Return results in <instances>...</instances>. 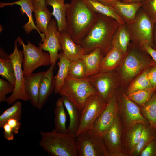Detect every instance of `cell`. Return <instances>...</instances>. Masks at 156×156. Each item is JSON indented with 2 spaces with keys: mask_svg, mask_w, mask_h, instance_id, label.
<instances>
[{
  "mask_svg": "<svg viewBox=\"0 0 156 156\" xmlns=\"http://www.w3.org/2000/svg\"><path fill=\"white\" fill-rule=\"evenodd\" d=\"M78 156H109L102 135L92 128L76 135Z\"/></svg>",
  "mask_w": 156,
  "mask_h": 156,
  "instance_id": "8992f818",
  "label": "cell"
},
{
  "mask_svg": "<svg viewBox=\"0 0 156 156\" xmlns=\"http://www.w3.org/2000/svg\"><path fill=\"white\" fill-rule=\"evenodd\" d=\"M140 108L142 116L151 126L156 129V91L150 99Z\"/></svg>",
  "mask_w": 156,
  "mask_h": 156,
  "instance_id": "d6a6232c",
  "label": "cell"
},
{
  "mask_svg": "<svg viewBox=\"0 0 156 156\" xmlns=\"http://www.w3.org/2000/svg\"><path fill=\"white\" fill-rule=\"evenodd\" d=\"M148 77L152 87L156 89V65L151 66L150 68Z\"/></svg>",
  "mask_w": 156,
  "mask_h": 156,
  "instance_id": "b9f144b4",
  "label": "cell"
},
{
  "mask_svg": "<svg viewBox=\"0 0 156 156\" xmlns=\"http://www.w3.org/2000/svg\"><path fill=\"white\" fill-rule=\"evenodd\" d=\"M60 32L56 20L51 19L44 34L45 39L42 43L39 44V47L48 51L51 64L55 65L58 59V52L62 48L59 40Z\"/></svg>",
  "mask_w": 156,
  "mask_h": 156,
  "instance_id": "5bb4252c",
  "label": "cell"
},
{
  "mask_svg": "<svg viewBox=\"0 0 156 156\" xmlns=\"http://www.w3.org/2000/svg\"><path fill=\"white\" fill-rule=\"evenodd\" d=\"M152 47L156 50V23L154 24L153 29Z\"/></svg>",
  "mask_w": 156,
  "mask_h": 156,
  "instance_id": "7dc6e473",
  "label": "cell"
},
{
  "mask_svg": "<svg viewBox=\"0 0 156 156\" xmlns=\"http://www.w3.org/2000/svg\"><path fill=\"white\" fill-rule=\"evenodd\" d=\"M151 67L145 69L130 83L125 90L127 95L138 90L153 88L148 77V72Z\"/></svg>",
  "mask_w": 156,
  "mask_h": 156,
  "instance_id": "4dcf8cb0",
  "label": "cell"
},
{
  "mask_svg": "<svg viewBox=\"0 0 156 156\" xmlns=\"http://www.w3.org/2000/svg\"><path fill=\"white\" fill-rule=\"evenodd\" d=\"M14 86L8 81L0 79V102H5L7 97L6 95L12 93L14 89Z\"/></svg>",
  "mask_w": 156,
  "mask_h": 156,
  "instance_id": "f35d334b",
  "label": "cell"
},
{
  "mask_svg": "<svg viewBox=\"0 0 156 156\" xmlns=\"http://www.w3.org/2000/svg\"><path fill=\"white\" fill-rule=\"evenodd\" d=\"M156 65L148 54L140 47L134 43L128 48L127 52L120 66L116 70L119 74L121 84L130 83L146 68Z\"/></svg>",
  "mask_w": 156,
  "mask_h": 156,
  "instance_id": "3957f363",
  "label": "cell"
},
{
  "mask_svg": "<svg viewBox=\"0 0 156 156\" xmlns=\"http://www.w3.org/2000/svg\"><path fill=\"white\" fill-rule=\"evenodd\" d=\"M104 56L101 49L95 48L92 52L84 55L81 58L86 67V77L95 75L100 72V65Z\"/></svg>",
  "mask_w": 156,
  "mask_h": 156,
  "instance_id": "603a6c76",
  "label": "cell"
},
{
  "mask_svg": "<svg viewBox=\"0 0 156 156\" xmlns=\"http://www.w3.org/2000/svg\"><path fill=\"white\" fill-rule=\"evenodd\" d=\"M97 20L85 38L79 44L86 54L100 48L105 56L112 47L116 31L121 25L114 19L96 13Z\"/></svg>",
  "mask_w": 156,
  "mask_h": 156,
  "instance_id": "7a4b0ae2",
  "label": "cell"
},
{
  "mask_svg": "<svg viewBox=\"0 0 156 156\" xmlns=\"http://www.w3.org/2000/svg\"><path fill=\"white\" fill-rule=\"evenodd\" d=\"M140 156H156V139L148 144L142 151Z\"/></svg>",
  "mask_w": 156,
  "mask_h": 156,
  "instance_id": "ab89813d",
  "label": "cell"
},
{
  "mask_svg": "<svg viewBox=\"0 0 156 156\" xmlns=\"http://www.w3.org/2000/svg\"><path fill=\"white\" fill-rule=\"evenodd\" d=\"M64 1L65 0H46L47 5L51 6L53 8L51 14L57 21L60 32L66 30V3Z\"/></svg>",
  "mask_w": 156,
  "mask_h": 156,
  "instance_id": "d4e9b609",
  "label": "cell"
},
{
  "mask_svg": "<svg viewBox=\"0 0 156 156\" xmlns=\"http://www.w3.org/2000/svg\"><path fill=\"white\" fill-rule=\"evenodd\" d=\"M130 33L131 40L139 46L146 43L153 47V34L154 24L143 10L137 12L134 20L126 23Z\"/></svg>",
  "mask_w": 156,
  "mask_h": 156,
  "instance_id": "8fae6325",
  "label": "cell"
},
{
  "mask_svg": "<svg viewBox=\"0 0 156 156\" xmlns=\"http://www.w3.org/2000/svg\"><path fill=\"white\" fill-rule=\"evenodd\" d=\"M142 5V2L127 3L118 0L112 7L125 23H129L134 20Z\"/></svg>",
  "mask_w": 156,
  "mask_h": 156,
  "instance_id": "7402d4cb",
  "label": "cell"
},
{
  "mask_svg": "<svg viewBox=\"0 0 156 156\" xmlns=\"http://www.w3.org/2000/svg\"><path fill=\"white\" fill-rule=\"evenodd\" d=\"M86 69L81 58L70 61L68 68V75L75 78L81 79L86 77Z\"/></svg>",
  "mask_w": 156,
  "mask_h": 156,
  "instance_id": "8d00e7d4",
  "label": "cell"
},
{
  "mask_svg": "<svg viewBox=\"0 0 156 156\" xmlns=\"http://www.w3.org/2000/svg\"><path fill=\"white\" fill-rule=\"evenodd\" d=\"M34 12L36 26L40 32L44 34L51 20V13L47 6L43 8L34 9Z\"/></svg>",
  "mask_w": 156,
  "mask_h": 156,
  "instance_id": "836d02e7",
  "label": "cell"
},
{
  "mask_svg": "<svg viewBox=\"0 0 156 156\" xmlns=\"http://www.w3.org/2000/svg\"><path fill=\"white\" fill-rule=\"evenodd\" d=\"M156 139V129L149 124L144 125L138 142L131 156H140L142 151L152 140Z\"/></svg>",
  "mask_w": 156,
  "mask_h": 156,
  "instance_id": "f546056e",
  "label": "cell"
},
{
  "mask_svg": "<svg viewBox=\"0 0 156 156\" xmlns=\"http://www.w3.org/2000/svg\"><path fill=\"white\" fill-rule=\"evenodd\" d=\"M59 40L63 52L70 61L81 58L86 54L81 46L75 43L66 31L60 32Z\"/></svg>",
  "mask_w": 156,
  "mask_h": 156,
  "instance_id": "ac0fdd59",
  "label": "cell"
},
{
  "mask_svg": "<svg viewBox=\"0 0 156 156\" xmlns=\"http://www.w3.org/2000/svg\"><path fill=\"white\" fill-rule=\"evenodd\" d=\"M61 97L68 114L70 123L67 128V133L76 136L80 122L81 111L66 97Z\"/></svg>",
  "mask_w": 156,
  "mask_h": 156,
  "instance_id": "cb8c5ba5",
  "label": "cell"
},
{
  "mask_svg": "<svg viewBox=\"0 0 156 156\" xmlns=\"http://www.w3.org/2000/svg\"><path fill=\"white\" fill-rule=\"evenodd\" d=\"M144 125L140 123L124 128L122 134V146L125 156H131L139 140Z\"/></svg>",
  "mask_w": 156,
  "mask_h": 156,
  "instance_id": "2e32d148",
  "label": "cell"
},
{
  "mask_svg": "<svg viewBox=\"0 0 156 156\" xmlns=\"http://www.w3.org/2000/svg\"><path fill=\"white\" fill-rule=\"evenodd\" d=\"M44 71L30 74L25 76L24 89L32 105L37 107L40 82Z\"/></svg>",
  "mask_w": 156,
  "mask_h": 156,
  "instance_id": "ffe728a7",
  "label": "cell"
},
{
  "mask_svg": "<svg viewBox=\"0 0 156 156\" xmlns=\"http://www.w3.org/2000/svg\"><path fill=\"white\" fill-rule=\"evenodd\" d=\"M107 103L96 93L87 99L81 111L80 124L76 136L93 128L95 121L105 109Z\"/></svg>",
  "mask_w": 156,
  "mask_h": 156,
  "instance_id": "7c38bea8",
  "label": "cell"
},
{
  "mask_svg": "<svg viewBox=\"0 0 156 156\" xmlns=\"http://www.w3.org/2000/svg\"><path fill=\"white\" fill-rule=\"evenodd\" d=\"M64 105L61 97L56 101L54 110L55 129L58 132L62 133H67L66 128L67 114L64 108Z\"/></svg>",
  "mask_w": 156,
  "mask_h": 156,
  "instance_id": "1f68e13d",
  "label": "cell"
},
{
  "mask_svg": "<svg viewBox=\"0 0 156 156\" xmlns=\"http://www.w3.org/2000/svg\"><path fill=\"white\" fill-rule=\"evenodd\" d=\"M58 59L57 64L58 70L55 76V87L54 92L55 94H58L61 87L68 75L69 66L70 62L62 51L59 53Z\"/></svg>",
  "mask_w": 156,
  "mask_h": 156,
  "instance_id": "83f0119b",
  "label": "cell"
},
{
  "mask_svg": "<svg viewBox=\"0 0 156 156\" xmlns=\"http://www.w3.org/2000/svg\"><path fill=\"white\" fill-rule=\"evenodd\" d=\"M142 3L143 10L155 24L156 23V0H144Z\"/></svg>",
  "mask_w": 156,
  "mask_h": 156,
  "instance_id": "74e56055",
  "label": "cell"
},
{
  "mask_svg": "<svg viewBox=\"0 0 156 156\" xmlns=\"http://www.w3.org/2000/svg\"><path fill=\"white\" fill-rule=\"evenodd\" d=\"M33 5L34 9L38 8H43L47 6L46 0H31Z\"/></svg>",
  "mask_w": 156,
  "mask_h": 156,
  "instance_id": "f6af8a7d",
  "label": "cell"
},
{
  "mask_svg": "<svg viewBox=\"0 0 156 156\" xmlns=\"http://www.w3.org/2000/svg\"><path fill=\"white\" fill-rule=\"evenodd\" d=\"M125 56V54L118 48L112 47L101 61L100 71L116 70L121 64Z\"/></svg>",
  "mask_w": 156,
  "mask_h": 156,
  "instance_id": "44dd1931",
  "label": "cell"
},
{
  "mask_svg": "<svg viewBox=\"0 0 156 156\" xmlns=\"http://www.w3.org/2000/svg\"><path fill=\"white\" fill-rule=\"evenodd\" d=\"M96 93L88 77L77 79L68 75L58 94L67 97L81 111L87 99Z\"/></svg>",
  "mask_w": 156,
  "mask_h": 156,
  "instance_id": "5b68a950",
  "label": "cell"
},
{
  "mask_svg": "<svg viewBox=\"0 0 156 156\" xmlns=\"http://www.w3.org/2000/svg\"><path fill=\"white\" fill-rule=\"evenodd\" d=\"M20 45L22 46L23 57L22 62L23 70L25 76L32 73L38 68L50 65L52 64L49 53L44 52L42 50L27 41L25 44L22 39L17 38Z\"/></svg>",
  "mask_w": 156,
  "mask_h": 156,
  "instance_id": "9c48e42d",
  "label": "cell"
},
{
  "mask_svg": "<svg viewBox=\"0 0 156 156\" xmlns=\"http://www.w3.org/2000/svg\"><path fill=\"white\" fill-rule=\"evenodd\" d=\"M39 145L52 156H78L75 136L62 133L55 129L52 131H41Z\"/></svg>",
  "mask_w": 156,
  "mask_h": 156,
  "instance_id": "277c9868",
  "label": "cell"
},
{
  "mask_svg": "<svg viewBox=\"0 0 156 156\" xmlns=\"http://www.w3.org/2000/svg\"><path fill=\"white\" fill-rule=\"evenodd\" d=\"M140 46L148 54L156 63V50L151 46L146 43H142Z\"/></svg>",
  "mask_w": 156,
  "mask_h": 156,
  "instance_id": "60d3db41",
  "label": "cell"
},
{
  "mask_svg": "<svg viewBox=\"0 0 156 156\" xmlns=\"http://www.w3.org/2000/svg\"><path fill=\"white\" fill-rule=\"evenodd\" d=\"M3 128L4 129L3 133L5 138L9 141L13 140L14 138V134L10 126L7 123H6L4 125Z\"/></svg>",
  "mask_w": 156,
  "mask_h": 156,
  "instance_id": "ee69618b",
  "label": "cell"
},
{
  "mask_svg": "<svg viewBox=\"0 0 156 156\" xmlns=\"http://www.w3.org/2000/svg\"><path fill=\"white\" fill-rule=\"evenodd\" d=\"M131 40L129 30L126 23L120 25L113 36L112 47H115L125 55Z\"/></svg>",
  "mask_w": 156,
  "mask_h": 156,
  "instance_id": "484cf974",
  "label": "cell"
},
{
  "mask_svg": "<svg viewBox=\"0 0 156 156\" xmlns=\"http://www.w3.org/2000/svg\"><path fill=\"white\" fill-rule=\"evenodd\" d=\"M88 77L96 92L107 103L121 84L120 76L116 70L100 71Z\"/></svg>",
  "mask_w": 156,
  "mask_h": 156,
  "instance_id": "ba28073f",
  "label": "cell"
},
{
  "mask_svg": "<svg viewBox=\"0 0 156 156\" xmlns=\"http://www.w3.org/2000/svg\"><path fill=\"white\" fill-rule=\"evenodd\" d=\"M55 65L52 64L48 69L44 72L40 82L38 105L37 108L40 109L43 106L49 96L54 91L55 77L54 69Z\"/></svg>",
  "mask_w": 156,
  "mask_h": 156,
  "instance_id": "e0dca14e",
  "label": "cell"
},
{
  "mask_svg": "<svg viewBox=\"0 0 156 156\" xmlns=\"http://www.w3.org/2000/svg\"><path fill=\"white\" fill-rule=\"evenodd\" d=\"M97 19L96 13L83 0H71L66 3V31L76 43L79 44L85 38Z\"/></svg>",
  "mask_w": 156,
  "mask_h": 156,
  "instance_id": "6da1fadb",
  "label": "cell"
},
{
  "mask_svg": "<svg viewBox=\"0 0 156 156\" xmlns=\"http://www.w3.org/2000/svg\"><path fill=\"white\" fill-rule=\"evenodd\" d=\"M117 90L107 103L105 108L97 117L94 124L93 128L102 135L110 128L117 116Z\"/></svg>",
  "mask_w": 156,
  "mask_h": 156,
  "instance_id": "9a60e30c",
  "label": "cell"
},
{
  "mask_svg": "<svg viewBox=\"0 0 156 156\" xmlns=\"http://www.w3.org/2000/svg\"><path fill=\"white\" fill-rule=\"evenodd\" d=\"M117 101L118 116L124 128L137 123L149 124L141 115L140 106L127 97L120 86L117 90Z\"/></svg>",
  "mask_w": 156,
  "mask_h": 156,
  "instance_id": "52a82bcc",
  "label": "cell"
},
{
  "mask_svg": "<svg viewBox=\"0 0 156 156\" xmlns=\"http://www.w3.org/2000/svg\"><path fill=\"white\" fill-rule=\"evenodd\" d=\"M156 91V89L151 88L138 90L127 95L129 99L141 107L150 99Z\"/></svg>",
  "mask_w": 156,
  "mask_h": 156,
  "instance_id": "d590c367",
  "label": "cell"
},
{
  "mask_svg": "<svg viewBox=\"0 0 156 156\" xmlns=\"http://www.w3.org/2000/svg\"><path fill=\"white\" fill-rule=\"evenodd\" d=\"M123 128L117 115L110 128L102 135L109 156H125L122 146Z\"/></svg>",
  "mask_w": 156,
  "mask_h": 156,
  "instance_id": "4fadbf2b",
  "label": "cell"
},
{
  "mask_svg": "<svg viewBox=\"0 0 156 156\" xmlns=\"http://www.w3.org/2000/svg\"><path fill=\"white\" fill-rule=\"evenodd\" d=\"M88 7L92 11L111 17L120 24H125L112 6L102 3L97 0H83Z\"/></svg>",
  "mask_w": 156,
  "mask_h": 156,
  "instance_id": "4316f807",
  "label": "cell"
},
{
  "mask_svg": "<svg viewBox=\"0 0 156 156\" xmlns=\"http://www.w3.org/2000/svg\"><path fill=\"white\" fill-rule=\"evenodd\" d=\"M18 43L16 39L14 41V51L8 56L13 64L15 79L14 91L10 96L7 97L5 101L8 105L13 104L18 99L24 101L30 100L24 89L25 76L22 67L23 52L18 49Z\"/></svg>",
  "mask_w": 156,
  "mask_h": 156,
  "instance_id": "30bf717a",
  "label": "cell"
},
{
  "mask_svg": "<svg viewBox=\"0 0 156 156\" xmlns=\"http://www.w3.org/2000/svg\"><path fill=\"white\" fill-rule=\"evenodd\" d=\"M7 123L11 127L14 134H17L18 133L21 126L19 120L14 118L10 119L8 121Z\"/></svg>",
  "mask_w": 156,
  "mask_h": 156,
  "instance_id": "7bdbcfd3",
  "label": "cell"
},
{
  "mask_svg": "<svg viewBox=\"0 0 156 156\" xmlns=\"http://www.w3.org/2000/svg\"><path fill=\"white\" fill-rule=\"evenodd\" d=\"M22 109V103L18 100L0 115V128H3L4 125L10 119L14 118L20 121L21 116Z\"/></svg>",
  "mask_w": 156,
  "mask_h": 156,
  "instance_id": "e575fe53",
  "label": "cell"
},
{
  "mask_svg": "<svg viewBox=\"0 0 156 156\" xmlns=\"http://www.w3.org/2000/svg\"><path fill=\"white\" fill-rule=\"evenodd\" d=\"M16 5L19 6L22 14H25L28 18V21L23 26V28L26 34H29L33 30H36L41 38V41L43 42L45 39V34L40 32L35 25L32 16V12H34V8L31 0H19L17 1L5 3L1 2L0 7L2 8L7 6H13Z\"/></svg>",
  "mask_w": 156,
  "mask_h": 156,
  "instance_id": "d6986e66",
  "label": "cell"
},
{
  "mask_svg": "<svg viewBox=\"0 0 156 156\" xmlns=\"http://www.w3.org/2000/svg\"><path fill=\"white\" fill-rule=\"evenodd\" d=\"M144 0H122V2L127 3H135L142 2Z\"/></svg>",
  "mask_w": 156,
  "mask_h": 156,
  "instance_id": "c3c4849f",
  "label": "cell"
},
{
  "mask_svg": "<svg viewBox=\"0 0 156 156\" xmlns=\"http://www.w3.org/2000/svg\"><path fill=\"white\" fill-rule=\"evenodd\" d=\"M3 49L0 50V75L14 87L15 79L12 62Z\"/></svg>",
  "mask_w": 156,
  "mask_h": 156,
  "instance_id": "f1b7e54d",
  "label": "cell"
},
{
  "mask_svg": "<svg viewBox=\"0 0 156 156\" xmlns=\"http://www.w3.org/2000/svg\"><path fill=\"white\" fill-rule=\"evenodd\" d=\"M104 4L113 6L118 0H97Z\"/></svg>",
  "mask_w": 156,
  "mask_h": 156,
  "instance_id": "bcb514c9",
  "label": "cell"
}]
</instances>
